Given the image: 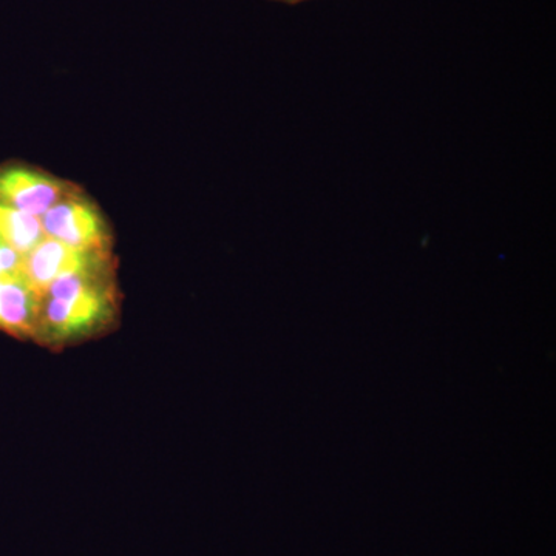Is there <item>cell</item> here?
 Listing matches in <instances>:
<instances>
[{"label": "cell", "mask_w": 556, "mask_h": 556, "mask_svg": "<svg viewBox=\"0 0 556 556\" xmlns=\"http://www.w3.org/2000/svg\"><path fill=\"white\" fill-rule=\"evenodd\" d=\"M110 262L64 274L40 298L36 334L49 340L78 339L112 320L115 285Z\"/></svg>", "instance_id": "1"}, {"label": "cell", "mask_w": 556, "mask_h": 556, "mask_svg": "<svg viewBox=\"0 0 556 556\" xmlns=\"http://www.w3.org/2000/svg\"><path fill=\"white\" fill-rule=\"evenodd\" d=\"M43 233L49 239L89 254L110 255L112 232L101 208L73 188L40 217Z\"/></svg>", "instance_id": "2"}, {"label": "cell", "mask_w": 556, "mask_h": 556, "mask_svg": "<svg viewBox=\"0 0 556 556\" xmlns=\"http://www.w3.org/2000/svg\"><path fill=\"white\" fill-rule=\"evenodd\" d=\"M73 188L47 172L24 164L0 167V203L35 217H42Z\"/></svg>", "instance_id": "3"}, {"label": "cell", "mask_w": 556, "mask_h": 556, "mask_svg": "<svg viewBox=\"0 0 556 556\" xmlns=\"http://www.w3.org/2000/svg\"><path fill=\"white\" fill-rule=\"evenodd\" d=\"M110 260L112 255L76 251L61 241L46 237L38 247L22 257L21 277L42 298L50 285L64 274L102 265Z\"/></svg>", "instance_id": "4"}, {"label": "cell", "mask_w": 556, "mask_h": 556, "mask_svg": "<svg viewBox=\"0 0 556 556\" xmlns=\"http://www.w3.org/2000/svg\"><path fill=\"white\" fill-rule=\"evenodd\" d=\"M39 305V295L24 278H0V329L16 336L36 334Z\"/></svg>", "instance_id": "5"}, {"label": "cell", "mask_w": 556, "mask_h": 556, "mask_svg": "<svg viewBox=\"0 0 556 556\" xmlns=\"http://www.w3.org/2000/svg\"><path fill=\"white\" fill-rule=\"evenodd\" d=\"M46 239L39 217L0 203V241L21 255L28 254Z\"/></svg>", "instance_id": "6"}, {"label": "cell", "mask_w": 556, "mask_h": 556, "mask_svg": "<svg viewBox=\"0 0 556 556\" xmlns=\"http://www.w3.org/2000/svg\"><path fill=\"white\" fill-rule=\"evenodd\" d=\"M22 257L24 255L0 241V278L21 276Z\"/></svg>", "instance_id": "7"}, {"label": "cell", "mask_w": 556, "mask_h": 556, "mask_svg": "<svg viewBox=\"0 0 556 556\" xmlns=\"http://www.w3.org/2000/svg\"><path fill=\"white\" fill-rule=\"evenodd\" d=\"M277 2L300 3V2H306V0H277Z\"/></svg>", "instance_id": "8"}]
</instances>
